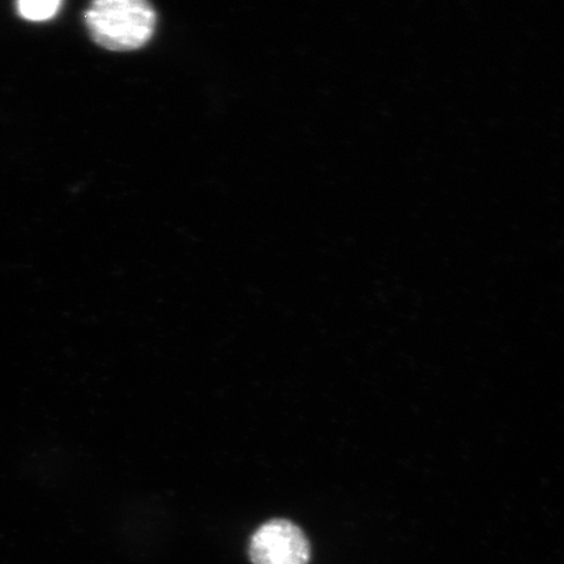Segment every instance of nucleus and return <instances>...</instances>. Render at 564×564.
Wrapping results in <instances>:
<instances>
[{
	"instance_id": "obj_1",
	"label": "nucleus",
	"mask_w": 564,
	"mask_h": 564,
	"mask_svg": "<svg viewBox=\"0 0 564 564\" xmlns=\"http://www.w3.org/2000/svg\"><path fill=\"white\" fill-rule=\"evenodd\" d=\"M90 39L110 52H132L150 42L156 11L143 0H98L84 15Z\"/></svg>"
},
{
	"instance_id": "obj_3",
	"label": "nucleus",
	"mask_w": 564,
	"mask_h": 564,
	"mask_svg": "<svg viewBox=\"0 0 564 564\" xmlns=\"http://www.w3.org/2000/svg\"><path fill=\"white\" fill-rule=\"evenodd\" d=\"M20 18L28 21H45L53 19L59 12L62 2L55 0H47V2H32V0H24L17 4Z\"/></svg>"
},
{
	"instance_id": "obj_2",
	"label": "nucleus",
	"mask_w": 564,
	"mask_h": 564,
	"mask_svg": "<svg viewBox=\"0 0 564 564\" xmlns=\"http://www.w3.org/2000/svg\"><path fill=\"white\" fill-rule=\"evenodd\" d=\"M249 555L252 564H308L312 547L300 527L278 519L253 533Z\"/></svg>"
}]
</instances>
